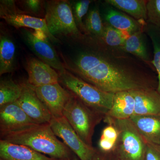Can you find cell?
Returning <instances> with one entry per match:
<instances>
[{
	"mask_svg": "<svg viewBox=\"0 0 160 160\" xmlns=\"http://www.w3.org/2000/svg\"><path fill=\"white\" fill-rule=\"evenodd\" d=\"M16 47L13 42L6 35L0 36V75L10 73L15 67Z\"/></svg>",
	"mask_w": 160,
	"mask_h": 160,
	"instance_id": "21",
	"label": "cell"
},
{
	"mask_svg": "<svg viewBox=\"0 0 160 160\" xmlns=\"http://www.w3.org/2000/svg\"><path fill=\"white\" fill-rule=\"evenodd\" d=\"M49 124L55 134L63 140L80 160H91L95 148L88 146L81 139L66 118H52Z\"/></svg>",
	"mask_w": 160,
	"mask_h": 160,
	"instance_id": "8",
	"label": "cell"
},
{
	"mask_svg": "<svg viewBox=\"0 0 160 160\" xmlns=\"http://www.w3.org/2000/svg\"><path fill=\"white\" fill-rule=\"evenodd\" d=\"M90 160H109L105 154L99 149H95L94 153Z\"/></svg>",
	"mask_w": 160,
	"mask_h": 160,
	"instance_id": "32",
	"label": "cell"
},
{
	"mask_svg": "<svg viewBox=\"0 0 160 160\" xmlns=\"http://www.w3.org/2000/svg\"><path fill=\"white\" fill-rule=\"evenodd\" d=\"M146 33L144 29L136 32L127 37L121 49L134 56L149 66L153 67L146 43Z\"/></svg>",
	"mask_w": 160,
	"mask_h": 160,
	"instance_id": "19",
	"label": "cell"
},
{
	"mask_svg": "<svg viewBox=\"0 0 160 160\" xmlns=\"http://www.w3.org/2000/svg\"><path fill=\"white\" fill-rule=\"evenodd\" d=\"M85 26L88 35L98 38H102L105 24L98 6H96L89 12L85 20Z\"/></svg>",
	"mask_w": 160,
	"mask_h": 160,
	"instance_id": "24",
	"label": "cell"
},
{
	"mask_svg": "<svg viewBox=\"0 0 160 160\" xmlns=\"http://www.w3.org/2000/svg\"><path fill=\"white\" fill-rule=\"evenodd\" d=\"M0 160H3L2 159H0Z\"/></svg>",
	"mask_w": 160,
	"mask_h": 160,
	"instance_id": "33",
	"label": "cell"
},
{
	"mask_svg": "<svg viewBox=\"0 0 160 160\" xmlns=\"http://www.w3.org/2000/svg\"><path fill=\"white\" fill-rule=\"evenodd\" d=\"M129 119L146 143L160 146V115H133Z\"/></svg>",
	"mask_w": 160,
	"mask_h": 160,
	"instance_id": "14",
	"label": "cell"
},
{
	"mask_svg": "<svg viewBox=\"0 0 160 160\" xmlns=\"http://www.w3.org/2000/svg\"><path fill=\"white\" fill-rule=\"evenodd\" d=\"M135 106V101L132 90L117 92L114 94L111 109L104 119H129L134 115Z\"/></svg>",
	"mask_w": 160,
	"mask_h": 160,
	"instance_id": "18",
	"label": "cell"
},
{
	"mask_svg": "<svg viewBox=\"0 0 160 160\" xmlns=\"http://www.w3.org/2000/svg\"><path fill=\"white\" fill-rule=\"evenodd\" d=\"M105 29L102 39L110 47L120 48L124 44L126 38L122 32L104 22Z\"/></svg>",
	"mask_w": 160,
	"mask_h": 160,
	"instance_id": "25",
	"label": "cell"
},
{
	"mask_svg": "<svg viewBox=\"0 0 160 160\" xmlns=\"http://www.w3.org/2000/svg\"><path fill=\"white\" fill-rule=\"evenodd\" d=\"M0 16L9 25L16 28L26 27L34 29L53 42L59 40L50 33L45 19L31 16L16 9L14 1H1Z\"/></svg>",
	"mask_w": 160,
	"mask_h": 160,
	"instance_id": "7",
	"label": "cell"
},
{
	"mask_svg": "<svg viewBox=\"0 0 160 160\" xmlns=\"http://www.w3.org/2000/svg\"><path fill=\"white\" fill-rule=\"evenodd\" d=\"M144 160H160V146L146 143Z\"/></svg>",
	"mask_w": 160,
	"mask_h": 160,
	"instance_id": "28",
	"label": "cell"
},
{
	"mask_svg": "<svg viewBox=\"0 0 160 160\" xmlns=\"http://www.w3.org/2000/svg\"><path fill=\"white\" fill-rule=\"evenodd\" d=\"M0 158L4 160H59L49 157L28 146L0 140Z\"/></svg>",
	"mask_w": 160,
	"mask_h": 160,
	"instance_id": "17",
	"label": "cell"
},
{
	"mask_svg": "<svg viewBox=\"0 0 160 160\" xmlns=\"http://www.w3.org/2000/svg\"><path fill=\"white\" fill-rule=\"evenodd\" d=\"M58 72L60 84L87 106L105 116L111 109L115 93L101 90L66 69Z\"/></svg>",
	"mask_w": 160,
	"mask_h": 160,
	"instance_id": "4",
	"label": "cell"
},
{
	"mask_svg": "<svg viewBox=\"0 0 160 160\" xmlns=\"http://www.w3.org/2000/svg\"><path fill=\"white\" fill-rule=\"evenodd\" d=\"M144 30L151 40L153 46L152 64L158 74V86L157 90L160 94V29L146 22L144 25Z\"/></svg>",
	"mask_w": 160,
	"mask_h": 160,
	"instance_id": "22",
	"label": "cell"
},
{
	"mask_svg": "<svg viewBox=\"0 0 160 160\" xmlns=\"http://www.w3.org/2000/svg\"><path fill=\"white\" fill-rule=\"evenodd\" d=\"M118 135V133L115 126L112 124H109L103 129L101 137L116 142Z\"/></svg>",
	"mask_w": 160,
	"mask_h": 160,
	"instance_id": "29",
	"label": "cell"
},
{
	"mask_svg": "<svg viewBox=\"0 0 160 160\" xmlns=\"http://www.w3.org/2000/svg\"><path fill=\"white\" fill-rule=\"evenodd\" d=\"M115 142L101 137L99 141V149L105 153H108L112 151L116 144Z\"/></svg>",
	"mask_w": 160,
	"mask_h": 160,
	"instance_id": "30",
	"label": "cell"
},
{
	"mask_svg": "<svg viewBox=\"0 0 160 160\" xmlns=\"http://www.w3.org/2000/svg\"><path fill=\"white\" fill-rule=\"evenodd\" d=\"M146 22L160 29V0H148Z\"/></svg>",
	"mask_w": 160,
	"mask_h": 160,
	"instance_id": "27",
	"label": "cell"
},
{
	"mask_svg": "<svg viewBox=\"0 0 160 160\" xmlns=\"http://www.w3.org/2000/svg\"><path fill=\"white\" fill-rule=\"evenodd\" d=\"M63 115L81 139L92 147L95 128L104 120L105 115L87 106L73 94L64 109Z\"/></svg>",
	"mask_w": 160,
	"mask_h": 160,
	"instance_id": "5",
	"label": "cell"
},
{
	"mask_svg": "<svg viewBox=\"0 0 160 160\" xmlns=\"http://www.w3.org/2000/svg\"><path fill=\"white\" fill-rule=\"evenodd\" d=\"M91 2L92 1L89 0H81L74 2L72 5L75 21L80 31L83 34L88 35L82 20L83 17L88 12Z\"/></svg>",
	"mask_w": 160,
	"mask_h": 160,
	"instance_id": "26",
	"label": "cell"
},
{
	"mask_svg": "<svg viewBox=\"0 0 160 160\" xmlns=\"http://www.w3.org/2000/svg\"><path fill=\"white\" fill-rule=\"evenodd\" d=\"M33 88L38 97L47 107L52 118L63 116L64 109L73 96L71 92L61 86L60 83Z\"/></svg>",
	"mask_w": 160,
	"mask_h": 160,
	"instance_id": "9",
	"label": "cell"
},
{
	"mask_svg": "<svg viewBox=\"0 0 160 160\" xmlns=\"http://www.w3.org/2000/svg\"><path fill=\"white\" fill-rule=\"evenodd\" d=\"M1 139L28 146L59 160H80L74 152L57 138L49 123L35 124L19 131L1 136Z\"/></svg>",
	"mask_w": 160,
	"mask_h": 160,
	"instance_id": "2",
	"label": "cell"
},
{
	"mask_svg": "<svg viewBox=\"0 0 160 160\" xmlns=\"http://www.w3.org/2000/svg\"><path fill=\"white\" fill-rule=\"evenodd\" d=\"M107 5L108 7L104 15V22L122 32H126L129 35L144 29L146 22L138 21L122 12Z\"/></svg>",
	"mask_w": 160,
	"mask_h": 160,
	"instance_id": "16",
	"label": "cell"
},
{
	"mask_svg": "<svg viewBox=\"0 0 160 160\" xmlns=\"http://www.w3.org/2000/svg\"><path fill=\"white\" fill-rule=\"evenodd\" d=\"M132 91L135 101L134 115H160V94L156 89Z\"/></svg>",
	"mask_w": 160,
	"mask_h": 160,
	"instance_id": "15",
	"label": "cell"
},
{
	"mask_svg": "<svg viewBox=\"0 0 160 160\" xmlns=\"http://www.w3.org/2000/svg\"><path fill=\"white\" fill-rule=\"evenodd\" d=\"M112 124L118 135L112 151L104 153L109 160H144L146 143L129 119H104Z\"/></svg>",
	"mask_w": 160,
	"mask_h": 160,
	"instance_id": "3",
	"label": "cell"
},
{
	"mask_svg": "<svg viewBox=\"0 0 160 160\" xmlns=\"http://www.w3.org/2000/svg\"><path fill=\"white\" fill-rule=\"evenodd\" d=\"M28 83L33 87L59 83L58 72L41 60L30 57L26 62Z\"/></svg>",
	"mask_w": 160,
	"mask_h": 160,
	"instance_id": "13",
	"label": "cell"
},
{
	"mask_svg": "<svg viewBox=\"0 0 160 160\" xmlns=\"http://www.w3.org/2000/svg\"><path fill=\"white\" fill-rule=\"evenodd\" d=\"M46 20L47 27L52 35H62L78 41L85 36L75 21L72 5L68 1L55 0L46 3Z\"/></svg>",
	"mask_w": 160,
	"mask_h": 160,
	"instance_id": "6",
	"label": "cell"
},
{
	"mask_svg": "<svg viewBox=\"0 0 160 160\" xmlns=\"http://www.w3.org/2000/svg\"><path fill=\"white\" fill-rule=\"evenodd\" d=\"M23 33L30 48L41 61L56 69L58 72L66 69L55 49L45 35L38 32H33L26 29Z\"/></svg>",
	"mask_w": 160,
	"mask_h": 160,
	"instance_id": "11",
	"label": "cell"
},
{
	"mask_svg": "<svg viewBox=\"0 0 160 160\" xmlns=\"http://www.w3.org/2000/svg\"><path fill=\"white\" fill-rule=\"evenodd\" d=\"M22 92L21 84L11 80H1L0 82V106L15 102Z\"/></svg>",
	"mask_w": 160,
	"mask_h": 160,
	"instance_id": "23",
	"label": "cell"
},
{
	"mask_svg": "<svg viewBox=\"0 0 160 160\" xmlns=\"http://www.w3.org/2000/svg\"><path fill=\"white\" fill-rule=\"evenodd\" d=\"M82 46L68 65L70 72L107 92L157 89L154 67L101 38L85 35Z\"/></svg>",
	"mask_w": 160,
	"mask_h": 160,
	"instance_id": "1",
	"label": "cell"
},
{
	"mask_svg": "<svg viewBox=\"0 0 160 160\" xmlns=\"http://www.w3.org/2000/svg\"><path fill=\"white\" fill-rule=\"evenodd\" d=\"M25 6L30 11L38 14L40 12L42 6V1L39 0H27L24 1Z\"/></svg>",
	"mask_w": 160,
	"mask_h": 160,
	"instance_id": "31",
	"label": "cell"
},
{
	"mask_svg": "<svg viewBox=\"0 0 160 160\" xmlns=\"http://www.w3.org/2000/svg\"><path fill=\"white\" fill-rule=\"evenodd\" d=\"M146 0H106L105 3L140 22L147 21Z\"/></svg>",
	"mask_w": 160,
	"mask_h": 160,
	"instance_id": "20",
	"label": "cell"
},
{
	"mask_svg": "<svg viewBox=\"0 0 160 160\" xmlns=\"http://www.w3.org/2000/svg\"><path fill=\"white\" fill-rule=\"evenodd\" d=\"M35 124L37 123L25 113L16 102L0 106L1 136Z\"/></svg>",
	"mask_w": 160,
	"mask_h": 160,
	"instance_id": "12",
	"label": "cell"
},
{
	"mask_svg": "<svg viewBox=\"0 0 160 160\" xmlns=\"http://www.w3.org/2000/svg\"><path fill=\"white\" fill-rule=\"evenodd\" d=\"M22 92L16 102L37 124L50 123L52 118L47 107L38 97L34 88L28 82L21 84Z\"/></svg>",
	"mask_w": 160,
	"mask_h": 160,
	"instance_id": "10",
	"label": "cell"
}]
</instances>
